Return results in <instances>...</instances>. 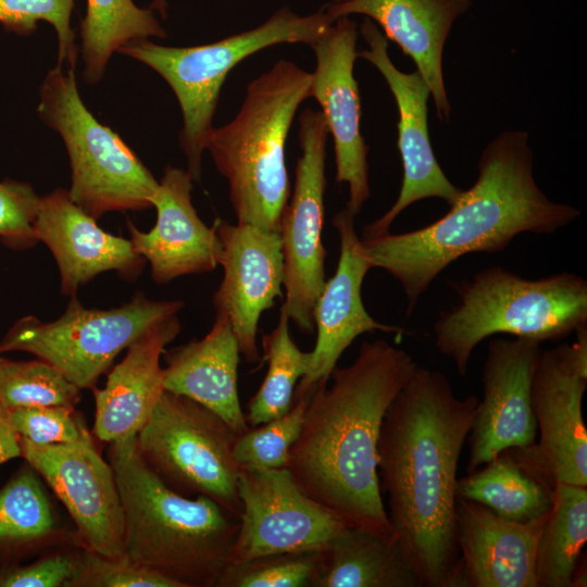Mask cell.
<instances>
[{
    "label": "cell",
    "mask_w": 587,
    "mask_h": 587,
    "mask_svg": "<svg viewBox=\"0 0 587 587\" xmlns=\"http://www.w3.org/2000/svg\"><path fill=\"white\" fill-rule=\"evenodd\" d=\"M477 167L472 187L437 221L360 239L371 267L387 271L401 284L408 316L433 280L459 258L502 251L523 233L553 234L580 215L577 208L550 200L537 185L526 132L499 134L482 151Z\"/></svg>",
    "instance_id": "3"
},
{
    "label": "cell",
    "mask_w": 587,
    "mask_h": 587,
    "mask_svg": "<svg viewBox=\"0 0 587 587\" xmlns=\"http://www.w3.org/2000/svg\"><path fill=\"white\" fill-rule=\"evenodd\" d=\"M451 286L459 301L439 312L433 330L437 350L463 377L475 347L492 335L542 344L587 325V282L574 273L528 279L489 266Z\"/></svg>",
    "instance_id": "6"
},
{
    "label": "cell",
    "mask_w": 587,
    "mask_h": 587,
    "mask_svg": "<svg viewBox=\"0 0 587 587\" xmlns=\"http://www.w3.org/2000/svg\"><path fill=\"white\" fill-rule=\"evenodd\" d=\"M312 386L305 390H295L290 409L279 417L254 427L237 436L234 455L240 467L276 470L287 466L289 451L297 440Z\"/></svg>",
    "instance_id": "33"
},
{
    "label": "cell",
    "mask_w": 587,
    "mask_h": 587,
    "mask_svg": "<svg viewBox=\"0 0 587 587\" xmlns=\"http://www.w3.org/2000/svg\"><path fill=\"white\" fill-rule=\"evenodd\" d=\"M7 414L18 438L38 446L71 444L90 433L75 408L24 407L7 410Z\"/></svg>",
    "instance_id": "36"
},
{
    "label": "cell",
    "mask_w": 587,
    "mask_h": 587,
    "mask_svg": "<svg viewBox=\"0 0 587 587\" xmlns=\"http://www.w3.org/2000/svg\"><path fill=\"white\" fill-rule=\"evenodd\" d=\"M358 34L357 24L341 16L311 46L316 58L311 97L322 107L333 136L336 182L348 185L345 209L354 217L370 197L369 147L360 130V93L353 74Z\"/></svg>",
    "instance_id": "17"
},
{
    "label": "cell",
    "mask_w": 587,
    "mask_h": 587,
    "mask_svg": "<svg viewBox=\"0 0 587 587\" xmlns=\"http://www.w3.org/2000/svg\"><path fill=\"white\" fill-rule=\"evenodd\" d=\"M180 332L177 315L155 324L126 349L108 374L103 388H93L92 436L111 444L137 436L149 420L164 388L161 355Z\"/></svg>",
    "instance_id": "24"
},
{
    "label": "cell",
    "mask_w": 587,
    "mask_h": 587,
    "mask_svg": "<svg viewBox=\"0 0 587 587\" xmlns=\"http://www.w3.org/2000/svg\"><path fill=\"white\" fill-rule=\"evenodd\" d=\"M164 388L217 414L238 435L249 426L238 395L240 349L228 317L216 314L209 333L164 351Z\"/></svg>",
    "instance_id": "25"
},
{
    "label": "cell",
    "mask_w": 587,
    "mask_h": 587,
    "mask_svg": "<svg viewBox=\"0 0 587 587\" xmlns=\"http://www.w3.org/2000/svg\"><path fill=\"white\" fill-rule=\"evenodd\" d=\"M311 85L312 73L279 60L248 84L237 115L210 133L205 150L227 179L237 223L279 233L290 196L286 139Z\"/></svg>",
    "instance_id": "5"
},
{
    "label": "cell",
    "mask_w": 587,
    "mask_h": 587,
    "mask_svg": "<svg viewBox=\"0 0 587 587\" xmlns=\"http://www.w3.org/2000/svg\"><path fill=\"white\" fill-rule=\"evenodd\" d=\"M239 529L230 563L299 551H321L348 524L307 496L287 467H240Z\"/></svg>",
    "instance_id": "13"
},
{
    "label": "cell",
    "mask_w": 587,
    "mask_h": 587,
    "mask_svg": "<svg viewBox=\"0 0 587 587\" xmlns=\"http://www.w3.org/2000/svg\"><path fill=\"white\" fill-rule=\"evenodd\" d=\"M298 121L301 155L294 193L279 226L285 289L282 308L300 332L310 334L315 329L314 308L326 282L322 228L329 133L321 111L307 108Z\"/></svg>",
    "instance_id": "12"
},
{
    "label": "cell",
    "mask_w": 587,
    "mask_h": 587,
    "mask_svg": "<svg viewBox=\"0 0 587 587\" xmlns=\"http://www.w3.org/2000/svg\"><path fill=\"white\" fill-rule=\"evenodd\" d=\"M191 189L187 171L166 166L151 200L155 225L141 232L127 222L134 250L149 262L157 284L211 272L218 265L221 242L215 225L209 227L201 221L191 202Z\"/></svg>",
    "instance_id": "21"
},
{
    "label": "cell",
    "mask_w": 587,
    "mask_h": 587,
    "mask_svg": "<svg viewBox=\"0 0 587 587\" xmlns=\"http://www.w3.org/2000/svg\"><path fill=\"white\" fill-rule=\"evenodd\" d=\"M354 220L346 209L333 218L339 241L340 254L335 274L325 282L314 308V326L317 333L308 372L297 384L305 390L322 379H329L344 351L364 333L383 332L402 335V327L376 321L366 311L361 296L366 273L372 268L361 253V240Z\"/></svg>",
    "instance_id": "19"
},
{
    "label": "cell",
    "mask_w": 587,
    "mask_h": 587,
    "mask_svg": "<svg viewBox=\"0 0 587 587\" xmlns=\"http://www.w3.org/2000/svg\"><path fill=\"white\" fill-rule=\"evenodd\" d=\"M183 307L182 300H151L137 294L121 307L97 310L85 308L73 295L64 313L52 322L32 315L16 321L0 341V354L28 352L80 390L93 389L123 350Z\"/></svg>",
    "instance_id": "9"
},
{
    "label": "cell",
    "mask_w": 587,
    "mask_h": 587,
    "mask_svg": "<svg viewBox=\"0 0 587 587\" xmlns=\"http://www.w3.org/2000/svg\"><path fill=\"white\" fill-rule=\"evenodd\" d=\"M21 457L20 439L11 426L7 410L0 407V464Z\"/></svg>",
    "instance_id": "40"
},
{
    "label": "cell",
    "mask_w": 587,
    "mask_h": 587,
    "mask_svg": "<svg viewBox=\"0 0 587 587\" xmlns=\"http://www.w3.org/2000/svg\"><path fill=\"white\" fill-rule=\"evenodd\" d=\"M72 587H177L176 584L126 557L108 558L84 548Z\"/></svg>",
    "instance_id": "38"
},
{
    "label": "cell",
    "mask_w": 587,
    "mask_h": 587,
    "mask_svg": "<svg viewBox=\"0 0 587 587\" xmlns=\"http://www.w3.org/2000/svg\"><path fill=\"white\" fill-rule=\"evenodd\" d=\"M472 5V0H342L325 5L336 21L350 14H363L380 25L385 37L395 41L412 58L426 82L440 121H449L442 53L457 18Z\"/></svg>",
    "instance_id": "23"
},
{
    "label": "cell",
    "mask_w": 587,
    "mask_h": 587,
    "mask_svg": "<svg viewBox=\"0 0 587 587\" xmlns=\"http://www.w3.org/2000/svg\"><path fill=\"white\" fill-rule=\"evenodd\" d=\"M262 350L267 371L248 403L245 417L249 427L279 417L290 409L297 384L311 363V352L302 351L290 337L289 317L283 308L274 329L262 336Z\"/></svg>",
    "instance_id": "31"
},
{
    "label": "cell",
    "mask_w": 587,
    "mask_h": 587,
    "mask_svg": "<svg viewBox=\"0 0 587 587\" xmlns=\"http://www.w3.org/2000/svg\"><path fill=\"white\" fill-rule=\"evenodd\" d=\"M417 363L384 339L363 341L354 361L312 386L287 470L311 499L350 525L392 536L377 474L385 413Z\"/></svg>",
    "instance_id": "2"
},
{
    "label": "cell",
    "mask_w": 587,
    "mask_h": 587,
    "mask_svg": "<svg viewBox=\"0 0 587 587\" xmlns=\"http://www.w3.org/2000/svg\"><path fill=\"white\" fill-rule=\"evenodd\" d=\"M80 389L51 364L37 359L13 361L0 355V407L13 410L36 405L75 408Z\"/></svg>",
    "instance_id": "32"
},
{
    "label": "cell",
    "mask_w": 587,
    "mask_h": 587,
    "mask_svg": "<svg viewBox=\"0 0 587 587\" xmlns=\"http://www.w3.org/2000/svg\"><path fill=\"white\" fill-rule=\"evenodd\" d=\"M85 546H65L26 565L0 566V587H72Z\"/></svg>",
    "instance_id": "37"
},
{
    "label": "cell",
    "mask_w": 587,
    "mask_h": 587,
    "mask_svg": "<svg viewBox=\"0 0 587 587\" xmlns=\"http://www.w3.org/2000/svg\"><path fill=\"white\" fill-rule=\"evenodd\" d=\"M74 0H0V24L7 32L27 36L39 21L50 23L58 36V63L75 70L78 57L76 35L71 27Z\"/></svg>",
    "instance_id": "35"
},
{
    "label": "cell",
    "mask_w": 587,
    "mask_h": 587,
    "mask_svg": "<svg viewBox=\"0 0 587 587\" xmlns=\"http://www.w3.org/2000/svg\"><path fill=\"white\" fill-rule=\"evenodd\" d=\"M586 541L587 487L559 483L537 544V587H574Z\"/></svg>",
    "instance_id": "29"
},
{
    "label": "cell",
    "mask_w": 587,
    "mask_h": 587,
    "mask_svg": "<svg viewBox=\"0 0 587 587\" xmlns=\"http://www.w3.org/2000/svg\"><path fill=\"white\" fill-rule=\"evenodd\" d=\"M360 33L369 49L360 51L358 57L378 70L397 103V143L403 166L402 185L396 202L384 215L363 227L362 238L366 239L389 233L396 217L414 202L439 198L451 207L463 189L449 180L432 148L427 124L430 90L426 82L417 71L404 73L396 67L388 54L387 38L372 20H364Z\"/></svg>",
    "instance_id": "15"
},
{
    "label": "cell",
    "mask_w": 587,
    "mask_h": 587,
    "mask_svg": "<svg viewBox=\"0 0 587 587\" xmlns=\"http://www.w3.org/2000/svg\"><path fill=\"white\" fill-rule=\"evenodd\" d=\"M20 448L21 457L65 507L83 546L108 558L125 557L123 510L114 472L99 453L91 433L60 445L38 446L20 439Z\"/></svg>",
    "instance_id": "14"
},
{
    "label": "cell",
    "mask_w": 587,
    "mask_h": 587,
    "mask_svg": "<svg viewBox=\"0 0 587 587\" xmlns=\"http://www.w3.org/2000/svg\"><path fill=\"white\" fill-rule=\"evenodd\" d=\"M40 197L25 182H0V240L15 250L28 249L38 241L34 221Z\"/></svg>",
    "instance_id": "39"
},
{
    "label": "cell",
    "mask_w": 587,
    "mask_h": 587,
    "mask_svg": "<svg viewBox=\"0 0 587 587\" xmlns=\"http://www.w3.org/2000/svg\"><path fill=\"white\" fill-rule=\"evenodd\" d=\"M477 404L474 395L459 398L441 372L416 365L380 426V492L392 536L422 587H463L455 484Z\"/></svg>",
    "instance_id": "1"
},
{
    "label": "cell",
    "mask_w": 587,
    "mask_h": 587,
    "mask_svg": "<svg viewBox=\"0 0 587 587\" xmlns=\"http://www.w3.org/2000/svg\"><path fill=\"white\" fill-rule=\"evenodd\" d=\"M39 118L65 145L72 171L68 195L93 218L152 207L159 180L110 127L86 108L75 70L57 64L39 89Z\"/></svg>",
    "instance_id": "8"
},
{
    "label": "cell",
    "mask_w": 587,
    "mask_h": 587,
    "mask_svg": "<svg viewBox=\"0 0 587 587\" xmlns=\"http://www.w3.org/2000/svg\"><path fill=\"white\" fill-rule=\"evenodd\" d=\"M572 345L541 350L532 383L538 442L510 449L522 466L552 489L587 487V432L583 396L587 387V325Z\"/></svg>",
    "instance_id": "11"
},
{
    "label": "cell",
    "mask_w": 587,
    "mask_h": 587,
    "mask_svg": "<svg viewBox=\"0 0 587 587\" xmlns=\"http://www.w3.org/2000/svg\"><path fill=\"white\" fill-rule=\"evenodd\" d=\"M314 587H422L394 536L347 525L321 550Z\"/></svg>",
    "instance_id": "26"
},
{
    "label": "cell",
    "mask_w": 587,
    "mask_h": 587,
    "mask_svg": "<svg viewBox=\"0 0 587 587\" xmlns=\"http://www.w3.org/2000/svg\"><path fill=\"white\" fill-rule=\"evenodd\" d=\"M34 233L54 257L63 295H75L80 286L108 271L135 279L146 263L129 239L99 227L96 218L74 203L67 189L55 188L40 197Z\"/></svg>",
    "instance_id": "20"
},
{
    "label": "cell",
    "mask_w": 587,
    "mask_h": 587,
    "mask_svg": "<svg viewBox=\"0 0 587 587\" xmlns=\"http://www.w3.org/2000/svg\"><path fill=\"white\" fill-rule=\"evenodd\" d=\"M71 545H83L75 526L64 522L38 473L23 466L0 489V554L42 555Z\"/></svg>",
    "instance_id": "27"
},
{
    "label": "cell",
    "mask_w": 587,
    "mask_h": 587,
    "mask_svg": "<svg viewBox=\"0 0 587 587\" xmlns=\"http://www.w3.org/2000/svg\"><path fill=\"white\" fill-rule=\"evenodd\" d=\"M321 558V551H299L230 563L218 587H314Z\"/></svg>",
    "instance_id": "34"
},
{
    "label": "cell",
    "mask_w": 587,
    "mask_h": 587,
    "mask_svg": "<svg viewBox=\"0 0 587 587\" xmlns=\"http://www.w3.org/2000/svg\"><path fill=\"white\" fill-rule=\"evenodd\" d=\"M149 9L158 11L163 18L166 17L167 13V1L166 0H151Z\"/></svg>",
    "instance_id": "41"
},
{
    "label": "cell",
    "mask_w": 587,
    "mask_h": 587,
    "mask_svg": "<svg viewBox=\"0 0 587 587\" xmlns=\"http://www.w3.org/2000/svg\"><path fill=\"white\" fill-rule=\"evenodd\" d=\"M550 489L528 473L511 450L499 453L482 470L455 484V497L477 502L496 514L519 523L546 516L551 508Z\"/></svg>",
    "instance_id": "28"
},
{
    "label": "cell",
    "mask_w": 587,
    "mask_h": 587,
    "mask_svg": "<svg viewBox=\"0 0 587 587\" xmlns=\"http://www.w3.org/2000/svg\"><path fill=\"white\" fill-rule=\"evenodd\" d=\"M123 510L124 555L177 587H218L239 517L205 496L170 489L140 455L136 436L109 444Z\"/></svg>",
    "instance_id": "4"
},
{
    "label": "cell",
    "mask_w": 587,
    "mask_h": 587,
    "mask_svg": "<svg viewBox=\"0 0 587 587\" xmlns=\"http://www.w3.org/2000/svg\"><path fill=\"white\" fill-rule=\"evenodd\" d=\"M221 242L223 279L214 292L216 314L228 317L248 363L260 360L258 327L264 311L282 296L284 263L280 235L248 224L214 222Z\"/></svg>",
    "instance_id": "18"
},
{
    "label": "cell",
    "mask_w": 587,
    "mask_h": 587,
    "mask_svg": "<svg viewBox=\"0 0 587 587\" xmlns=\"http://www.w3.org/2000/svg\"><path fill=\"white\" fill-rule=\"evenodd\" d=\"M547 515L519 523L457 498L455 539L463 587H537L536 550Z\"/></svg>",
    "instance_id": "22"
},
{
    "label": "cell",
    "mask_w": 587,
    "mask_h": 587,
    "mask_svg": "<svg viewBox=\"0 0 587 587\" xmlns=\"http://www.w3.org/2000/svg\"><path fill=\"white\" fill-rule=\"evenodd\" d=\"M237 436L210 409L164 390L136 442L147 465L170 489L188 498L209 497L239 517Z\"/></svg>",
    "instance_id": "10"
},
{
    "label": "cell",
    "mask_w": 587,
    "mask_h": 587,
    "mask_svg": "<svg viewBox=\"0 0 587 587\" xmlns=\"http://www.w3.org/2000/svg\"><path fill=\"white\" fill-rule=\"evenodd\" d=\"M150 37H166L153 10L139 8L133 0H87L86 15L80 22L86 83H98L112 54L122 47Z\"/></svg>",
    "instance_id": "30"
},
{
    "label": "cell",
    "mask_w": 587,
    "mask_h": 587,
    "mask_svg": "<svg viewBox=\"0 0 587 587\" xmlns=\"http://www.w3.org/2000/svg\"><path fill=\"white\" fill-rule=\"evenodd\" d=\"M540 345L525 338L489 341L483 369V399L478 400L466 439L467 473L505 450L523 449L536 442L532 383Z\"/></svg>",
    "instance_id": "16"
},
{
    "label": "cell",
    "mask_w": 587,
    "mask_h": 587,
    "mask_svg": "<svg viewBox=\"0 0 587 587\" xmlns=\"http://www.w3.org/2000/svg\"><path fill=\"white\" fill-rule=\"evenodd\" d=\"M335 1H342V0H335Z\"/></svg>",
    "instance_id": "42"
},
{
    "label": "cell",
    "mask_w": 587,
    "mask_h": 587,
    "mask_svg": "<svg viewBox=\"0 0 587 587\" xmlns=\"http://www.w3.org/2000/svg\"><path fill=\"white\" fill-rule=\"evenodd\" d=\"M334 22L324 7L305 16L283 7L263 24L215 42L167 47L142 39L122 47L118 52L155 71L175 93L183 115L178 141L193 182L201 177L202 153L229 72L243 59L274 45L311 47Z\"/></svg>",
    "instance_id": "7"
}]
</instances>
